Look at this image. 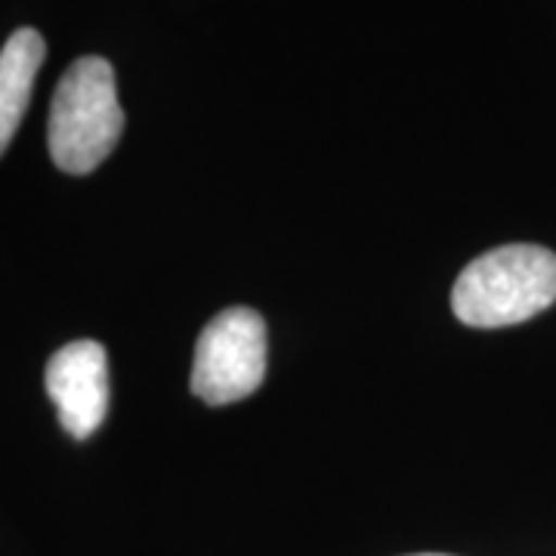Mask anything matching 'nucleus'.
I'll return each mask as SVG.
<instances>
[{"mask_svg": "<svg viewBox=\"0 0 556 556\" xmlns=\"http://www.w3.org/2000/svg\"><path fill=\"white\" fill-rule=\"evenodd\" d=\"M556 300V254L538 244H504L477 257L455 281L452 309L470 328L522 325Z\"/></svg>", "mask_w": 556, "mask_h": 556, "instance_id": "obj_1", "label": "nucleus"}, {"mask_svg": "<svg viewBox=\"0 0 556 556\" xmlns=\"http://www.w3.org/2000/svg\"><path fill=\"white\" fill-rule=\"evenodd\" d=\"M124 134L115 68L102 56L72 62L50 105L47 142L65 174H90L112 155Z\"/></svg>", "mask_w": 556, "mask_h": 556, "instance_id": "obj_2", "label": "nucleus"}, {"mask_svg": "<svg viewBox=\"0 0 556 556\" xmlns=\"http://www.w3.org/2000/svg\"><path fill=\"white\" fill-rule=\"evenodd\" d=\"M266 378V321L248 306H232L207 321L195 346L192 393L207 405L248 399Z\"/></svg>", "mask_w": 556, "mask_h": 556, "instance_id": "obj_3", "label": "nucleus"}, {"mask_svg": "<svg viewBox=\"0 0 556 556\" xmlns=\"http://www.w3.org/2000/svg\"><path fill=\"white\" fill-rule=\"evenodd\" d=\"M47 393L60 424L75 439H90L109 412V362L97 340H75L47 362Z\"/></svg>", "mask_w": 556, "mask_h": 556, "instance_id": "obj_4", "label": "nucleus"}, {"mask_svg": "<svg viewBox=\"0 0 556 556\" xmlns=\"http://www.w3.org/2000/svg\"><path fill=\"white\" fill-rule=\"evenodd\" d=\"M47 56V43L35 28H20L0 50V159L28 112L31 87Z\"/></svg>", "mask_w": 556, "mask_h": 556, "instance_id": "obj_5", "label": "nucleus"}, {"mask_svg": "<svg viewBox=\"0 0 556 556\" xmlns=\"http://www.w3.org/2000/svg\"><path fill=\"white\" fill-rule=\"evenodd\" d=\"M415 556H445V554H415Z\"/></svg>", "mask_w": 556, "mask_h": 556, "instance_id": "obj_6", "label": "nucleus"}]
</instances>
